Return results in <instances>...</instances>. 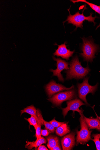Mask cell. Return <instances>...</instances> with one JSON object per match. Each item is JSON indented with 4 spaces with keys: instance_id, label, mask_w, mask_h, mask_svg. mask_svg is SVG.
Instances as JSON below:
<instances>
[{
    "instance_id": "obj_6",
    "label": "cell",
    "mask_w": 100,
    "mask_h": 150,
    "mask_svg": "<svg viewBox=\"0 0 100 150\" xmlns=\"http://www.w3.org/2000/svg\"><path fill=\"white\" fill-rule=\"evenodd\" d=\"M77 97L76 91L73 89L57 93L48 100L55 106H60L64 102L70 100Z\"/></svg>"
},
{
    "instance_id": "obj_17",
    "label": "cell",
    "mask_w": 100,
    "mask_h": 150,
    "mask_svg": "<svg viewBox=\"0 0 100 150\" xmlns=\"http://www.w3.org/2000/svg\"><path fill=\"white\" fill-rule=\"evenodd\" d=\"M37 111L36 108L34 105H32L28 106L26 108H24L23 110H21V115L24 113H28L34 116L36 120L38 123L39 120L37 116Z\"/></svg>"
},
{
    "instance_id": "obj_19",
    "label": "cell",
    "mask_w": 100,
    "mask_h": 150,
    "mask_svg": "<svg viewBox=\"0 0 100 150\" xmlns=\"http://www.w3.org/2000/svg\"><path fill=\"white\" fill-rule=\"evenodd\" d=\"M92 137L94 139L92 140L94 142L96 146V150H100V133L99 134H93Z\"/></svg>"
},
{
    "instance_id": "obj_2",
    "label": "cell",
    "mask_w": 100,
    "mask_h": 150,
    "mask_svg": "<svg viewBox=\"0 0 100 150\" xmlns=\"http://www.w3.org/2000/svg\"><path fill=\"white\" fill-rule=\"evenodd\" d=\"M83 6L84 8L82 14H80L79 11H78L75 13V14L73 15H71L70 11V8L68 9L67 10L69 12V15L67 16V20L63 22V25L67 21V24H72L73 25H75L76 26L75 30H77L78 27L83 29V23L85 21H87L90 22H93L94 25H95L96 23L94 21L95 20L96 18H99V17L96 16L94 17H92V15L93 14L92 13H90V15L89 16H84V11L85 10L87 9L88 8L87 7V4H86Z\"/></svg>"
},
{
    "instance_id": "obj_16",
    "label": "cell",
    "mask_w": 100,
    "mask_h": 150,
    "mask_svg": "<svg viewBox=\"0 0 100 150\" xmlns=\"http://www.w3.org/2000/svg\"><path fill=\"white\" fill-rule=\"evenodd\" d=\"M70 132L67 123H65L59 127L57 128L55 132L56 134L61 137L63 136Z\"/></svg>"
},
{
    "instance_id": "obj_12",
    "label": "cell",
    "mask_w": 100,
    "mask_h": 150,
    "mask_svg": "<svg viewBox=\"0 0 100 150\" xmlns=\"http://www.w3.org/2000/svg\"><path fill=\"white\" fill-rule=\"evenodd\" d=\"M83 117L89 129H95L100 131V121L98 119L88 118L84 115Z\"/></svg>"
},
{
    "instance_id": "obj_4",
    "label": "cell",
    "mask_w": 100,
    "mask_h": 150,
    "mask_svg": "<svg viewBox=\"0 0 100 150\" xmlns=\"http://www.w3.org/2000/svg\"><path fill=\"white\" fill-rule=\"evenodd\" d=\"M89 77L85 78L81 83H78L77 87L79 98L87 105H90L86 99L87 95L89 93L94 94L97 89L98 84L94 86H91L89 83Z\"/></svg>"
},
{
    "instance_id": "obj_20",
    "label": "cell",
    "mask_w": 100,
    "mask_h": 150,
    "mask_svg": "<svg viewBox=\"0 0 100 150\" xmlns=\"http://www.w3.org/2000/svg\"><path fill=\"white\" fill-rule=\"evenodd\" d=\"M39 121L38 122V127L36 129V136L37 138L36 141H37L41 138V125H42V122L40 119L38 118Z\"/></svg>"
},
{
    "instance_id": "obj_24",
    "label": "cell",
    "mask_w": 100,
    "mask_h": 150,
    "mask_svg": "<svg viewBox=\"0 0 100 150\" xmlns=\"http://www.w3.org/2000/svg\"><path fill=\"white\" fill-rule=\"evenodd\" d=\"M38 150H48V149L44 145H40L37 149Z\"/></svg>"
},
{
    "instance_id": "obj_22",
    "label": "cell",
    "mask_w": 100,
    "mask_h": 150,
    "mask_svg": "<svg viewBox=\"0 0 100 150\" xmlns=\"http://www.w3.org/2000/svg\"><path fill=\"white\" fill-rule=\"evenodd\" d=\"M49 122L55 128H57L65 123L64 122H61L57 121L55 120V119H53Z\"/></svg>"
},
{
    "instance_id": "obj_3",
    "label": "cell",
    "mask_w": 100,
    "mask_h": 150,
    "mask_svg": "<svg viewBox=\"0 0 100 150\" xmlns=\"http://www.w3.org/2000/svg\"><path fill=\"white\" fill-rule=\"evenodd\" d=\"M81 38L83 42L81 48L83 53H80V55L83 59L84 61L91 63L95 58V55L98 49V46L95 44L91 40L84 37Z\"/></svg>"
},
{
    "instance_id": "obj_21",
    "label": "cell",
    "mask_w": 100,
    "mask_h": 150,
    "mask_svg": "<svg viewBox=\"0 0 100 150\" xmlns=\"http://www.w3.org/2000/svg\"><path fill=\"white\" fill-rule=\"evenodd\" d=\"M25 119L29 122L30 125L33 126L35 129L37 128L38 126V124L34 116L31 115L30 118H25Z\"/></svg>"
},
{
    "instance_id": "obj_7",
    "label": "cell",
    "mask_w": 100,
    "mask_h": 150,
    "mask_svg": "<svg viewBox=\"0 0 100 150\" xmlns=\"http://www.w3.org/2000/svg\"><path fill=\"white\" fill-rule=\"evenodd\" d=\"M53 59L57 62L56 64L57 69L56 70L50 69V71L53 73V76L57 77L59 81L62 82L65 81L61 72L64 70H68L69 69L68 63L60 58H56L55 57H52Z\"/></svg>"
},
{
    "instance_id": "obj_18",
    "label": "cell",
    "mask_w": 100,
    "mask_h": 150,
    "mask_svg": "<svg viewBox=\"0 0 100 150\" xmlns=\"http://www.w3.org/2000/svg\"><path fill=\"white\" fill-rule=\"evenodd\" d=\"M71 2H72L74 4H75L76 3L83 2L88 4L90 7L94 10L96 13H97L100 16V6H98L92 3H89L86 0H77V1H74L71 0L70 1ZM100 27V23L99 25L97 26L96 30Z\"/></svg>"
},
{
    "instance_id": "obj_26",
    "label": "cell",
    "mask_w": 100,
    "mask_h": 150,
    "mask_svg": "<svg viewBox=\"0 0 100 150\" xmlns=\"http://www.w3.org/2000/svg\"><path fill=\"white\" fill-rule=\"evenodd\" d=\"M97 117L98 118V119L100 120V117H98L97 115Z\"/></svg>"
},
{
    "instance_id": "obj_13",
    "label": "cell",
    "mask_w": 100,
    "mask_h": 150,
    "mask_svg": "<svg viewBox=\"0 0 100 150\" xmlns=\"http://www.w3.org/2000/svg\"><path fill=\"white\" fill-rule=\"evenodd\" d=\"M47 141L44 137H41V138L35 142H28L25 145V148L28 149L30 150L35 148V149L36 150L37 148L43 144H46Z\"/></svg>"
},
{
    "instance_id": "obj_5",
    "label": "cell",
    "mask_w": 100,
    "mask_h": 150,
    "mask_svg": "<svg viewBox=\"0 0 100 150\" xmlns=\"http://www.w3.org/2000/svg\"><path fill=\"white\" fill-rule=\"evenodd\" d=\"M81 115L80 122L81 129L77 131V143L84 144L91 139V134L92 131L89 130L88 125L85 121L83 114Z\"/></svg>"
},
{
    "instance_id": "obj_11",
    "label": "cell",
    "mask_w": 100,
    "mask_h": 150,
    "mask_svg": "<svg viewBox=\"0 0 100 150\" xmlns=\"http://www.w3.org/2000/svg\"><path fill=\"white\" fill-rule=\"evenodd\" d=\"M74 132H72L66 136L61 140V144L64 150L72 149L75 145Z\"/></svg>"
},
{
    "instance_id": "obj_10",
    "label": "cell",
    "mask_w": 100,
    "mask_h": 150,
    "mask_svg": "<svg viewBox=\"0 0 100 150\" xmlns=\"http://www.w3.org/2000/svg\"><path fill=\"white\" fill-rule=\"evenodd\" d=\"M66 43L67 42H65L61 45H58L56 43L54 44L55 45H58V48L55 50V52L53 53L54 56L61 57L62 59H65L67 61L69 60L70 57H72L75 52V50L71 51L70 49H68L67 48V47L68 46L66 45Z\"/></svg>"
},
{
    "instance_id": "obj_15",
    "label": "cell",
    "mask_w": 100,
    "mask_h": 150,
    "mask_svg": "<svg viewBox=\"0 0 100 150\" xmlns=\"http://www.w3.org/2000/svg\"><path fill=\"white\" fill-rule=\"evenodd\" d=\"M47 139L48 141V147L51 150L60 143L59 138L55 136L50 135L47 138Z\"/></svg>"
},
{
    "instance_id": "obj_14",
    "label": "cell",
    "mask_w": 100,
    "mask_h": 150,
    "mask_svg": "<svg viewBox=\"0 0 100 150\" xmlns=\"http://www.w3.org/2000/svg\"><path fill=\"white\" fill-rule=\"evenodd\" d=\"M37 115L38 117L40 119L42 125H45L46 129L48 130L50 133H53L55 128L49 122L46 121L43 119L40 112L39 110H37Z\"/></svg>"
},
{
    "instance_id": "obj_1",
    "label": "cell",
    "mask_w": 100,
    "mask_h": 150,
    "mask_svg": "<svg viewBox=\"0 0 100 150\" xmlns=\"http://www.w3.org/2000/svg\"><path fill=\"white\" fill-rule=\"evenodd\" d=\"M70 67L68 70L65 72L67 74L66 79L67 80L75 79H79L84 78L90 72L88 64L86 67H83L78 57L76 56L70 62Z\"/></svg>"
},
{
    "instance_id": "obj_25",
    "label": "cell",
    "mask_w": 100,
    "mask_h": 150,
    "mask_svg": "<svg viewBox=\"0 0 100 150\" xmlns=\"http://www.w3.org/2000/svg\"><path fill=\"white\" fill-rule=\"evenodd\" d=\"M62 150L60 144L59 143L57 145L54 147L52 150Z\"/></svg>"
},
{
    "instance_id": "obj_8",
    "label": "cell",
    "mask_w": 100,
    "mask_h": 150,
    "mask_svg": "<svg viewBox=\"0 0 100 150\" xmlns=\"http://www.w3.org/2000/svg\"><path fill=\"white\" fill-rule=\"evenodd\" d=\"M67 106L65 108H62V114L65 117L70 111H72L73 112L76 111L79 112L80 115L83 114V110H80L79 107L82 105H85L80 100L78 99L71 100L66 102Z\"/></svg>"
},
{
    "instance_id": "obj_23",
    "label": "cell",
    "mask_w": 100,
    "mask_h": 150,
    "mask_svg": "<svg viewBox=\"0 0 100 150\" xmlns=\"http://www.w3.org/2000/svg\"><path fill=\"white\" fill-rule=\"evenodd\" d=\"M49 133L50 132L47 129L41 130V135L43 136H47L49 135Z\"/></svg>"
},
{
    "instance_id": "obj_9",
    "label": "cell",
    "mask_w": 100,
    "mask_h": 150,
    "mask_svg": "<svg viewBox=\"0 0 100 150\" xmlns=\"http://www.w3.org/2000/svg\"><path fill=\"white\" fill-rule=\"evenodd\" d=\"M74 86L67 88L61 84H57L56 82L52 80L46 86V90L49 98H51L54 94L64 90H69L73 89Z\"/></svg>"
}]
</instances>
